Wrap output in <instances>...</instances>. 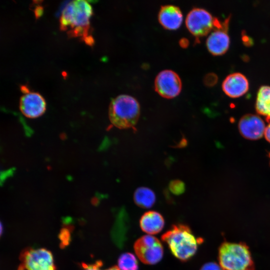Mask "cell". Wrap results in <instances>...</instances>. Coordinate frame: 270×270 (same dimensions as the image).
<instances>
[{"label":"cell","instance_id":"1","mask_svg":"<svg viewBox=\"0 0 270 270\" xmlns=\"http://www.w3.org/2000/svg\"><path fill=\"white\" fill-rule=\"evenodd\" d=\"M92 14L91 5L86 0H76L68 3L62 11L60 28L70 38H78L92 46L94 40L90 32V18Z\"/></svg>","mask_w":270,"mask_h":270},{"label":"cell","instance_id":"2","mask_svg":"<svg viewBox=\"0 0 270 270\" xmlns=\"http://www.w3.org/2000/svg\"><path fill=\"white\" fill-rule=\"evenodd\" d=\"M174 256L180 260L190 258L196 252L198 246L202 242L196 238L186 226L174 225L162 236Z\"/></svg>","mask_w":270,"mask_h":270},{"label":"cell","instance_id":"3","mask_svg":"<svg viewBox=\"0 0 270 270\" xmlns=\"http://www.w3.org/2000/svg\"><path fill=\"white\" fill-rule=\"evenodd\" d=\"M140 114L138 100L133 96L120 94L113 98L109 106V118L112 124L120 128H130L137 122Z\"/></svg>","mask_w":270,"mask_h":270},{"label":"cell","instance_id":"4","mask_svg":"<svg viewBox=\"0 0 270 270\" xmlns=\"http://www.w3.org/2000/svg\"><path fill=\"white\" fill-rule=\"evenodd\" d=\"M218 260L223 270H254L250 252L244 243L224 242L219 248Z\"/></svg>","mask_w":270,"mask_h":270},{"label":"cell","instance_id":"5","mask_svg":"<svg viewBox=\"0 0 270 270\" xmlns=\"http://www.w3.org/2000/svg\"><path fill=\"white\" fill-rule=\"evenodd\" d=\"M18 270H56L50 252L44 248H28L21 253Z\"/></svg>","mask_w":270,"mask_h":270},{"label":"cell","instance_id":"6","mask_svg":"<svg viewBox=\"0 0 270 270\" xmlns=\"http://www.w3.org/2000/svg\"><path fill=\"white\" fill-rule=\"evenodd\" d=\"M134 250L138 258L148 264H157L164 254L163 247L160 240L150 234L139 238L134 243Z\"/></svg>","mask_w":270,"mask_h":270},{"label":"cell","instance_id":"7","mask_svg":"<svg viewBox=\"0 0 270 270\" xmlns=\"http://www.w3.org/2000/svg\"><path fill=\"white\" fill-rule=\"evenodd\" d=\"M216 18L205 9L194 8L188 14L186 24L189 31L196 36L206 35L214 27Z\"/></svg>","mask_w":270,"mask_h":270},{"label":"cell","instance_id":"8","mask_svg":"<svg viewBox=\"0 0 270 270\" xmlns=\"http://www.w3.org/2000/svg\"><path fill=\"white\" fill-rule=\"evenodd\" d=\"M182 82L178 74L171 70H164L156 76L154 88L161 96L172 98L178 96L182 89Z\"/></svg>","mask_w":270,"mask_h":270},{"label":"cell","instance_id":"9","mask_svg":"<svg viewBox=\"0 0 270 270\" xmlns=\"http://www.w3.org/2000/svg\"><path fill=\"white\" fill-rule=\"evenodd\" d=\"M20 101V108L22 114L30 118H37L44 114L46 109V102L39 94L28 90L24 92Z\"/></svg>","mask_w":270,"mask_h":270},{"label":"cell","instance_id":"10","mask_svg":"<svg viewBox=\"0 0 270 270\" xmlns=\"http://www.w3.org/2000/svg\"><path fill=\"white\" fill-rule=\"evenodd\" d=\"M229 18L226 20L222 26L216 28L208 37L206 45L208 51L214 56L224 54L228 50L230 39L228 34Z\"/></svg>","mask_w":270,"mask_h":270},{"label":"cell","instance_id":"11","mask_svg":"<svg viewBox=\"0 0 270 270\" xmlns=\"http://www.w3.org/2000/svg\"><path fill=\"white\" fill-rule=\"evenodd\" d=\"M238 126L241 135L250 140L261 138L264 135L266 127L263 120L254 114L243 116L239 121Z\"/></svg>","mask_w":270,"mask_h":270},{"label":"cell","instance_id":"12","mask_svg":"<svg viewBox=\"0 0 270 270\" xmlns=\"http://www.w3.org/2000/svg\"><path fill=\"white\" fill-rule=\"evenodd\" d=\"M248 80L240 72H234L228 75L222 83V89L228 96L232 98L240 97L248 90Z\"/></svg>","mask_w":270,"mask_h":270},{"label":"cell","instance_id":"13","mask_svg":"<svg viewBox=\"0 0 270 270\" xmlns=\"http://www.w3.org/2000/svg\"><path fill=\"white\" fill-rule=\"evenodd\" d=\"M158 19L164 28L176 30L180 26L183 16L180 9L178 6L166 4L161 6L158 14Z\"/></svg>","mask_w":270,"mask_h":270},{"label":"cell","instance_id":"14","mask_svg":"<svg viewBox=\"0 0 270 270\" xmlns=\"http://www.w3.org/2000/svg\"><path fill=\"white\" fill-rule=\"evenodd\" d=\"M141 229L148 234H154L160 232L164 225L162 216L158 212L149 211L144 213L140 221Z\"/></svg>","mask_w":270,"mask_h":270},{"label":"cell","instance_id":"15","mask_svg":"<svg viewBox=\"0 0 270 270\" xmlns=\"http://www.w3.org/2000/svg\"><path fill=\"white\" fill-rule=\"evenodd\" d=\"M256 110L259 114L270 122V86H262L260 88L256 98Z\"/></svg>","mask_w":270,"mask_h":270},{"label":"cell","instance_id":"16","mask_svg":"<svg viewBox=\"0 0 270 270\" xmlns=\"http://www.w3.org/2000/svg\"><path fill=\"white\" fill-rule=\"evenodd\" d=\"M136 204L142 208H150L156 202V195L150 188L146 187L138 188L134 194Z\"/></svg>","mask_w":270,"mask_h":270},{"label":"cell","instance_id":"17","mask_svg":"<svg viewBox=\"0 0 270 270\" xmlns=\"http://www.w3.org/2000/svg\"><path fill=\"white\" fill-rule=\"evenodd\" d=\"M118 262V267L120 270H138V260L132 253L122 254L119 257Z\"/></svg>","mask_w":270,"mask_h":270},{"label":"cell","instance_id":"18","mask_svg":"<svg viewBox=\"0 0 270 270\" xmlns=\"http://www.w3.org/2000/svg\"><path fill=\"white\" fill-rule=\"evenodd\" d=\"M170 190L175 194H180L184 190V184L180 181L174 180L170 186Z\"/></svg>","mask_w":270,"mask_h":270},{"label":"cell","instance_id":"19","mask_svg":"<svg viewBox=\"0 0 270 270\" xmlns=\"http://www.w3.org/2000/svg\"><path fill=\"white\" fill-rule=\"evenodd\" d=\"M102 262L100 261H97L92 264H82V270H102Z\"/></svg>","mask_w":270,"mask_h":270},{"label":"cell","instance_id":"20","mask_svg":"<svg viewBox=\"0 0 270 270\" xmlns=\"http://www.w3.org/2000/svg\"><path fill=\"white\" fill-rule=\"evenodd\" d=\"M200 270H223L220 266L213 262L204 264Z\"/></svg>","mask_w":270,"mask_h":270},{"label":"cell","instance_id":"21","mask_svg":"<svg viewBox=\"0 0 270 270\" xmlns=\"http://www.w3.org/2000/svg\"><path fill=\"white\" fill-rule=\"evenodd\" d=\"M216 76L212 74H208L204 78V82L208 86H212L214 84L216 80Z\"/></svg>","mask_w":270,"mask_h":270},{"label":"cell","instance_id":"22","mask_svg":"<svg viewBox=\"0 0 270 270\" xmlns=\"http://www.w3.org/2000/svg\"><path fill=\"white\" fill-rule=\"evenodd\" d=\"M264 136L266 140L270 143V122L266 127Z\"/></svg>","mask_w":270,"mask_h":270},{"label":"cell","instance_id":"23","mask_svg":"<svg viewBox=\"0 0 270 270\" xmlns=\"http://www.w3.org/2000/svg\"><path fill=\"white\" fill-rule=\"evenodd\" d=\"M180 45L182 48H186L189 44V40L186 38H182L179 40Z\"/></svg>","mask_w":270,"mask_h":270},{"label":"cell","instance_id":"24","mask_svg":"<svg viewBox=\"0 0 270 270\" xmlns=\"http://www.w3.org/2000/svg\"><path fill=\"white\" fill-rule=\"evenodd\" d=\"M106 270H120L118 266H112V268H108Z\"/></svg>","mask_w":270,"mask_h":270},{"label":"cell","instance_id":"25","mask_svg":"<svg viewBox=\"0 0 270 270\" xmlns=\"http://www.w3.org/2000/svg\"><path fill=\"white\" fill-rule=\"evenodd\" d=\"M269 156H270V155H269Z\"/></svg>","mask_w":270,"mask_h":270}]
</instances>
